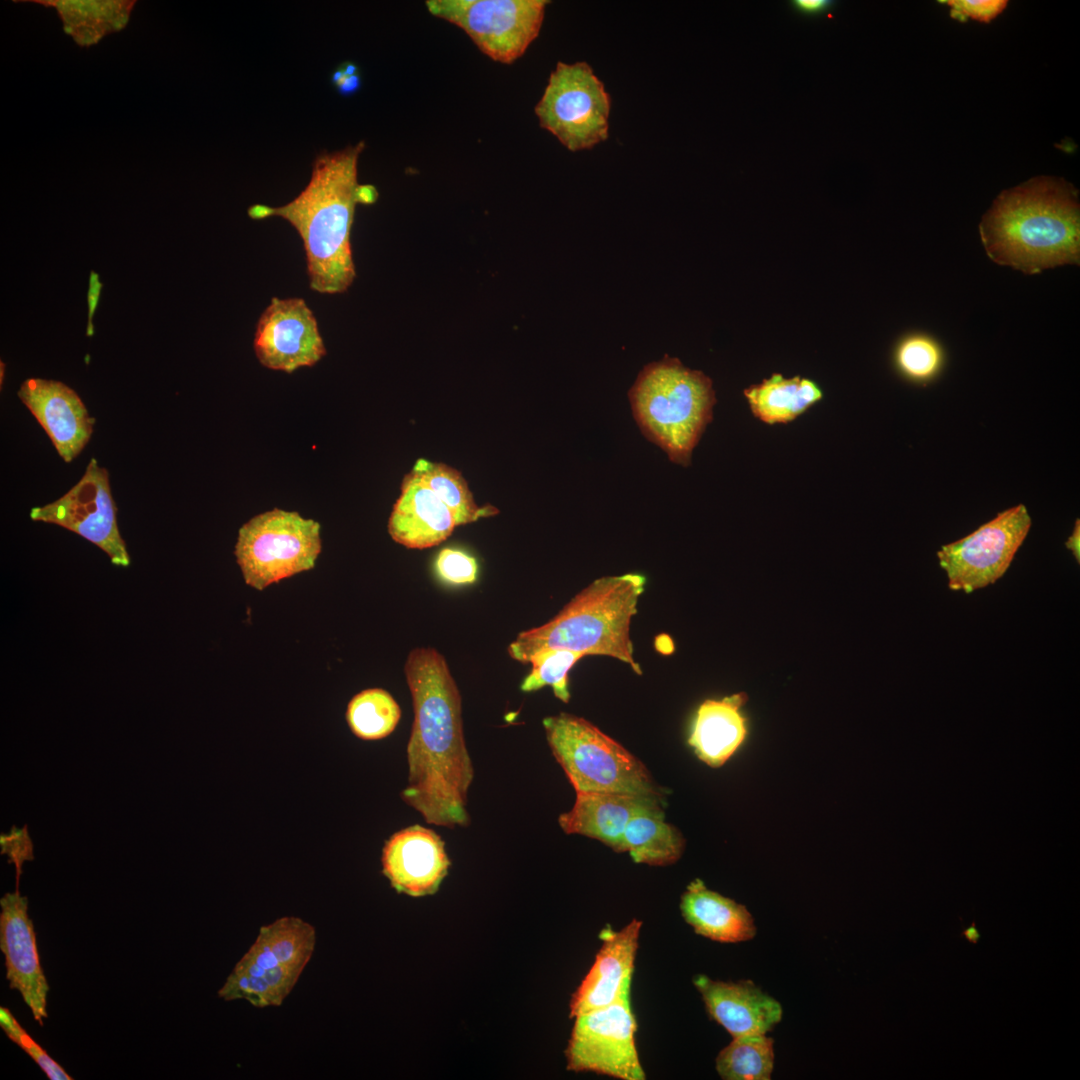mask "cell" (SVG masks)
<instances>
[{
  "instance_id": "6da1fadb",
  "label": "cell",
  "mask_w": 1080,
  "mask_h": 1080,
  "mask_svg": "<svg viewBox=\"0 0 1080 1080\" xmlns=\"http://www.w3.org/2000/svg\"><path fill=\"white\" fill-rule=\"evenodd\" d=\"M404 671L414 720L407 745L408 782L401 798L428 824L466 827L474 769L464 738L459 689L445 658L434 648L412 649Z\"/></svg>"
},
{
  "instance_id": "7a4b0ae2",
  "label": "cell",
  "mask_w": 1080,
  "mask_h": 1080,
  "mask_svg": "<svg viewBox=\"0 0 1080 1080\" xmlns=\"http://www.w3.org/2000/svg\"><path fill=\"white\" fill-rule=\"evenodd\" d=\"M364 142L317 155L306 187L289 203L248 208L253 220L277 216L298 232L304 246L310 288L321 294L345 292L356 272L351 249V228L357 204H373L378 192L357 179V164Z\"/></svg>"
},
{
  "instance_id": "3957f363",
  "label": "cell",
  "mask_w": 1080,
  "mask_h": 1080,
  "mask_svg": "<svg viewBox=\"0 0 1080 1080\" xmlns=\"http://www.w3.org/2000/svg\"><path fill=\"white\" fill-rule=\"evenodd\" d=\"M980 234L989 257L1027 274L1079 261L1077 192L1051 177L1003 191L983 217Z\"/></svg>"
},
{
  "instance_id": "277c9868",
  "label": "cell",
  "mask_w": 1080,
  "mask_h": 1080,
  "mask_svg": "<svg viewBox=\"0 0 1080 1080\" xmlns=\"http://www.w3.org/2000/svg\"><path fill=\"white\" fill-rule=\"evenodd\" d=\"M645 583L646 578L636 573L594 580L550 621L520 632L508 646L510 657L526 664L538 651L563 648L584 656H609L642 674L634 659L630 625Z\"/></svg>"
},
{
  "instance_id": "5b68a950",
  "label": "cell",
  "mask_w": 1080,
  "mask_h": 1080,
  "mask_svg": "<svg viewBox=\"0 0 1080 1080\" xmlns=\"http://www.w3.org/2000/svg\"><path fill=\"white\" fill-rule=\"evenodd\" d=\"M629 398L646 437L671 461L689 464L693 448L712 420L716 399L711 379L666 356L644 367Z\"/></svg>"
},
{
  "instance_id": "8992f818",
  "label": "cell",
  "mask_w": 1080,
  "mask_h": 1080,
  "mask_svg": "<svg viewBox=\"0 0 1080 1080\" xmlns=\"http://www.w3.org/2000/svg\"><path fill=\"white\" fill-rule=\"evenodd\" d=\"M542 724L551 752L576 793L661 798L644 764L586 719L560 713L544 718Z\"/></svg>"
},
{
  "instance_id": "52a82bcc",
  "label": "cell",
  "mask_w": 1080,
  "mask_h": 1080,
  "mask_svg": "<svg viewBox=\"0 0 1080 1080\" xmlns=\"http://www.w3.org/2000/svg\"><path fill=\"white\" fill-rule=\"evenodd\" d=\"M321 547L318 522L275 508L254 516L239 529L234 553L246 584L261 591L311 570Z\"/></svg>"
},
{
  "instance_id": "ba28073f",
  "label": "cell",
  "mask_w": 1080,
  "mask_h": 1080,
  "mask_svg": "<svg viewBox=\"0 0 1080 1080\" xmlns=\"http://www.w3.org/2000/svg\"><path fill=\"white\" fill-rule=\"evenodd\" d=\"M610 105L604 84L586 62H558L535 113L542 128L579 151L607 139Z\"/></svg>"
},
{
  "instance_id": "9c48e42d",
  "label": "cell",
  "mask_w": 1080,
  "mask_h": 1080,
  "mask_svg": "<svg viewBox=\"0 0 1080 1080\" xmlns=\"http://www.w3.org/2000/svg\"><path fill=\"white\" fill-rule=\"evenodd\" d=\"M545 0H430L428 11L464 30L494 61L513 63L537 38Z\"/></svg>"
},
{
  "instance_id": "30bf717a",
  "label": "cell",
  "mask_w": 1080,
  "mask_h": 1080,
  "mask_svg": "<svg viewBox=\"0 0 1080 1080\" xmlns=\"http://www.w3.org/2000/svg\"><path fill=\"white\" fill-rule=\"evenodd\" d=\"M1031 524L1026 506L1018 504L967 536L941 546L936 555L949 589L970 594L994 584L1010 567Z\"/></svg>"
},
{
  "instance_id": "8fae6325",
  "label": "cell",
  "mask_w": 1080,
  "mask_h": 1080,
  "mask_svg": "<svg viewBox=\"0 0 1080 1080\" xmlns=\"http://www.w3.org/2000/svg\"><path fill=\"white\" fill-rule=\"evenodd\" d=\"M565 1051L567 1069L621 1080H644L635 1044L636 1020L630 996L574 1017Z\"/></svg>"
},
{
  "instance_id": "7c38bea8",
  "label": "cell",
  "mask_w": 1080,
  "mask_h": 1080,
  "mask_svg": "<svg viewBox=\"0 0 1080 1080\" xmlns=\"http://www.w3.org/2000/svg\"><path fill=\"white\" fill-rule=\"evenodd\" d=\"M33 521L58 525L96 545L112 564L128 567L130 556L117 523L109 473L91 458L80 480L63 496L30 511Z\"/></svg>"
},
{
  "instance_id": "4fadbf2b",
  "label": "cell",
  "mask_w": 1080,
  "mask_h": 1080,
  "mask_svg": "<svg viewBox=\"0 0 1080 1080\" xmlns=\"http://www.w3.org/2000/svg\"><path fill=\"white\" fill-rule=\"evenodd\" d=\"M316 930L295 916H284L262 926L232 972L261 980L278 1001H284L309 963L316 946Z\"/></svg>"
},
{
  "instance_id": "5bb4252c",
  "label": "cell",
  "mask_w": 1080,
  "mask_h": 1080,
  "mask_svg": "<svg viewBox=\"0 0 1080 1080\" xmlns=\"http://www.w3.org/2000/svg\"><path fill=\"white\" fill-rule=\"evenodd\" d=\"M253 346L263 366L287 373L313 366L326 354L317 320L302 298H272L257 322Z\"/></svg>"
},
{
  "instance_id": "9a60e30c",
  "label": "cell",
  "mask_w": 1080,
  "mask_h": 1080,
  "mask_svg": "<svg viewBox=\"0 0 1080 1080\" xmlns=\"http://www.w3.org/2000/svg\"><path fill=\"white\" fill-rule=\"evenodd\" d=\"M28 898L19 889L0 899V950L5 958L6 979L29 1007L33 1018L43 1025L47 1018L49 985L40 965L34 924L28 913Z\"/></svg>"
},
{
  "instance_id": "2e32d148",
  "label": "cell",
  "mask_w": 1080,
  "mask_h": 1080,
  "mask_svg": "<svg viewBox=\"0 0 1080 1080\" xmlns=\"http://www.w3.org/2000/svg\"><path fill=\"white\" fill-rule=\"evenodd\" d=\"M17 395L63 461H73L89 442L95 424L80 396L63 382L42 378L26 379Z\"/></svg>"
},
{
  "instance_id": "e0dca14e",
  "label": "cell",
  "mask_w": 1080,
  "mask_h": 1080,
  "mask_svg": "<svg viewBox=\"0 0 1080 1080\" xmlns=\"http://www.w3.org/2000/svg\"><path fill=\"white\" fill-rule=\"evenodd\" d=\"M381 861L391 886L412 897L434 894L450 867L442 838L421 825L394 833L384 845Z\"/></svg>"
},
{
  "instance_id": "ac0fdd59",
  "label": "cell",
  "mask_w": 1080,
  "mask_h": 1080,
  "mask_svg": "<svg viewBox=\"0 0 1080 1080\" xmlns=\"http://www.w3.org/2000/svg\"><path fill=\"white\" fill-rule=\"evenodd\" d=\"M642 922L633 919L618 931L600 933L601 947L570 1001V1017L608 1006L631 995L634 962Z\"/></svg>"
},
{
  "instance_id": "d6986e66",
  "label": "cell",
  "mask_w": 1080,
  "mask_h": 1080,
  "mask_svg": "<svg viewBox=\"0 0 1080 1080\" xmlns=\"http://www.w3.org/2000/svg\"><path fill=\"white\" fill-rule=\"evenodd\" d=\"M693 984L709 1016L732 1037L767 1034L782 1020L779 1001L751 980L722 981L698 974Z\"/></svg>"
},
{
  "instance_id": "ffe728a7",
  "label": "cell",
  "mask_w": 1080,
  "mask_h": 1080,
  "mask_svg": "<svg viewBox=\"0 0 1080 1080\" xmlns=\"http://www.w3.org/2000/svg\"><path fill=\"white\" fill-rule=\"evenodd\" d=\"M455 527L450 509L412 469L389 518L391 538L407 548L424 549L446 540Z\"/></svg>"
},
{
  "instance_id": "44dd1931",
  "label": "cell",
  "mask_w": 1080,
  "mask_h": 1080,
  "mask_svg": "<svg viewBox=\"0 0 1080 1080\" xmlns=\"http://www.w3.org/2000/svg\"><path fill=\"white\" fill-rule=\"evenodd\" d=\"M661 802V798L653 796L578 792L573 807L559 816L558 823L566 834L594 838L623 852V835L631 818Z\"/></svg>"
},
{
  "instance_id": "7402d4cb",
  "label": "cell",
  "mask_w": 1080,
  "mask_h": 1080,
  "mask_svg": "<svg viewBox=\"0 0 1080 1080\" xmlns=\"http://www.w3.org/2000/svg\"><path fill=\"white\" fill-rule=\"evenodd\" d=\"M680 911L696 934L721 943L749 941L756 935L754 918L746 906L706 887L690 882L681 896Z\"/></svg>"
},
{
  "instance_id": "603a6c76",
  "label": "cell",
  "mask_w": 1080,
  "mask_h": 1080,
  "mask_svg": "<svg viewBox=\"0 0 1080 1080\" xmlns=\"http://www.w3.org/2000/svg\"><path fill=\"white\" fill-rule=\"evenodd\" d=\"M746 700L744 693H738L721 700L707 699L699 706L688 743L710 767L722 766L744 741L747 728L740 707Z\"/></svg>"
},
{
  "instance_id": "cb8c5ba5",
  "label": "cell",
  "mask_w": 1080,
  "mask_h": 1080,
  "mask_svg": "<svg viewBox=\"0 0 1080 1080\" xmlns=\"http://www.w3.org/2000/svg\"><path fill=\"white\" fill-rule=\"evenodd\" d=\"M685 840L677 828L667 823L661 805L635 814L623 835V852L636 863L666 866L681 857Z\"/></svg>"
},
{
  "instance_id": "d4e9b609",
  "label": "cell",
  "mask_w": 1080,
  "mask_h": 1080,
  "mask_svg": "<svg viewBox=\"0 0 1080 1080\" xmlns=\"http://www.w3.org/2000/svg\"><path fill=\"white\" fill-rule=\"evenodd\" d=\"M744 394L753 414L767 424L788 423L822 398L813 381L781 374L750 386Z\"/></svg>"
},
{
  "instance_id": "484cf974",
  "label": "cell",
  "mask_w": 1080,
  "mask_h": 1080,
  "mask_svg": "<svg viewBox=\"0 0 1080 1080\" xmlns=\"http://www.w3.org/2000/svg\"><path fill=\"white\" fill-rule=\"evenodd\" d=\"M57 9L67 34L81 46L125 26L134 1H36Z\"/></svg>"
},
{
  "instance_id": "4316f807",
  "label": "cell",
  "mask_w": 1080,
  "mask_h": 1080,
  "mask_svg": "<svg viewBox=\"0 0 1080 1080\" xmlns=\"http://www.w3.org/2000/svg\"><path fill=\"white\" fill-rule=\"evenodd\" d=\"M413 470L450 509L456 526L498 513L493 506L480 507L476 504L466 480L456 469L444 463L418 459Z\"/></svg>"
},
{
  "instance_id": "83f0119b",
  "label": "cell",
  "mask_w": 1080,
  "mask_h": 1080,
  "mask_svg": "<svg viewBox=\"0 0 1080 1080\" xmlns=\"http://www.w3.org/2000/svg\"><path fill=\"white\" fill-rule=\"evenodd\" d=\"M774 1040L767 1034L733 1037L716 1057L724 1080H770L774 1069Z\"/></svg>"
},
{
  "instance_id": "f1b7e54d",
  "label": "cell",
  "mask_w": 1080,
  "mask_h": 1080,
  "mask_svg": "<svg viewBox=\"0 0 1080 1080\" xmlns=\"http://www.w3.org/2000/svg\"><path fill=\"white\" fill-rule=\"evenodd\" d=\"M401 717V709L386 690L365 689L349 702L347 723L355 736L363 740H378L390 735Z\"/></svg>"
},
{
  "instance_id": "f546056e",
  "label": "cell",
  "mask_w": 1080,
  "mask_h": 1080,
  "mask_svg": "<svg viewBox=\"0 0 1080 1080\" xmlns=\"http://www.w3.org/2000/svg\"><path fill=\"white\" fill-rule=\"evenodd\" d=\"M584 655L580 652L563 648L544 649L535 653L529 662L530 673L520 685L523 692L537 691L551 686L553 693L564 703L570 700L568 673L573 665Z\"/></svg>"
},
{
  "instance_id": "4dcf8cb0",
  "label": "cell",
  "mask_w": 1080,
  "mask_h": 1080,
  "mask_svg": "<svg viewBox=\"0 0 1080 1080\" xmlns=\"http://www.w3.org/2000/svg\"><path fill=\"white\" fill-rule=\"evenodd\" d=\"M895 361L907 378L916 382H927L939 373L943 364V352L930 336L912 334L899 343Z\"/></svg>"
},
{
  "instance_id": "1f68e13d",
  "label": "cell",
  "mask_w": 1080,
  "mask_h": 1080,
  "mask_svg": "<svg viewBox=\"0 0 1080 1080\" xmlns=\"http://www.w3.org/2000/svg\"><path fill=\"white\" fill-rule=\"evenodd\" d=\"M0 1026L7 1037L24 1050L50 1080H71L72 1077L25 1031L12 1013L0 1007Z\"/></svg>"
},
{
  "instance_id": "d6a6232c",
  "label": "cell",
  "mask_w": 1080,
  "mask_h": 1080,
  "mask_svg": "<svg viewBox=\"0 0 1080 1080\" xmlns=\"http://www.w3.org/2000/svg\"><path fill=\"white\" fill-rule=\"evenodd\" d=\"M439 577L453 585L474 583L477 579L478 564L474 557L453 548L442 549L435 561Z\"/></svg>"
},
{
  "instance_id": "836d02e7",
  "label": "cell",
  "mask_w": 1080,
  "mask_h": 1080,
  "mask_svg": "<svg viewBox=\"0 0 1080 1080\" xmlns=\"http://www.w3.org/2000/svg\"><path fill=\"white\" fill-rule=\"evenodd\" d=\"M0 846L1 854L6 855L8 862L15 867L16 889H18L24 862L34 859V846L27 825L22 828L12 826L8 833H1Z\"/></svg>"
},
{
  "instance_id": "e575fe53",
  "label": "cell",
  "mask_w": 1080,
  "mask_h": 1080,
  "mask_svg": "<svg viewBox=\"0 0 1080 1080\" xmlns=\"http://www.w3.org/2000/svg\"><path fill=\"white\" fill-rule=\"evenodd\" d=\"M946 4L951 8V16L957 20L970 17L981 22H990L1007 5L1003 0H950Z\"/></svg>"
},
{
  "instance_id": "d590c367",
  "label": "cell",
  "mask_w": 1080,
  "mask_h": 1080,
  "mask_svg": "<svg viewBox=\"0 0 1080 1080\" xmlns=\"http://www.w3.org/2000/svg\"><path fill=\"white\" fill-rule=\"evenodd\" d=\"M331 81L339 93L349 95L360 87L358 68L351 62L341 64L332 74Z\"/></svg>"
},
{
  "instance_id": "8d00e7d4",
  "label": "cell",
  "mask_w": 1080,
  "mask_h": 1080,
  "mask_svg": "<svg viewBox=\"0 0 1080 1080\" xmlns=\"http://www.w3.org/2000/svg\"><path fill=\"white\" fill-rule=\"evenodd\" d=\"M793 8L807 16H818L829 11L833 6V1L829 0H794L791 2Z\"/></svg>"
},
{
  "instance_id": "74e56055",
  "label": "cell",
  "mask_w": 1080,
  "mask_h": 1080,
  "mask_svg": "<svg viewBox=\"0 0 1080 1080\" xmlns=\"http://www.w3.org/2000/svg\"><path fill=\"white\" fill-rule=\"evenodd\" d=\"M101 287H102V285H101V283L99 281L98 275L95 274L94 272H91L90 286H89V292H88L89 293L88 294V300H89V324H90V320L92 318L91 316H93V312H94V310L96 308V305H97V302H98V299H99Z\"/></svg>"
},
{
  "instance_id": "f35d334b",
  "label": "cell",
  "mask_w": 1080,
  "mask_h": 1080,
  "mask_svg": "<svg viewBox=\"0 0 1080 1080\" xmlns=\"http://www.w3.org/2000/svg\"><path fill=\"white\" fill-rule=\"evenodd\" d=\"M1065 546H1066V548L1068 550L1071 551V553H1072L1073 557L1075 558V560L1077 561V563H1079L1080 562V521H1079V519H1077L1075 521L1072 533L1068 537L1067 541L1065 542Z\"/></svg>"
},
{
  "instance_id": "ab89813d",
  "label": "cell",
  "mask_w": 1080,
  "mask_h": 1080,
  "mask_svg": "<svg viewBox=\"0 0 1080 1080\" xmlns=\"http://www.w3.org/2000/svg\"><path fill=\"white\" fill-rule=\"evenodd\" d=\"M959 938L965 939L970 944L977 945L981 939L980 931L977 928L976 921H972L967 927L962 926V931Z\"/></svg>"
},
{
  "instance_id": "60d3db41",
  "label": "cell",
  "mask_w": 1080,
  "mask_h": 1080,
  "mask_svg": "<svg viewBox=\"0 0 1080 1080\" xmlns=\"http://www.w3.org/2000/svg\"><path fill=\"white\" fill-rule=\"evenodd\" d=\"M3 368H5V364H3V362L1 361V379H0L1 385L3 383Z\"/></svg>"
}]
</instances>
